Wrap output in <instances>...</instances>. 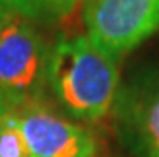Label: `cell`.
<instances>
[{
  "mask_svg": "<svg viewBox=\"0 0 159 157\" xmlns=\"http://www.w3.org/2000/svg\"><path fill=\"white\" fill-rule=\"evenodd\" d=\"M84 25L89 40L119 61L159 30V0H87Z\"/></svg>",
  "mask_w": 159,
  "mask_h": 157,
  "instance_id": "3957f363",
  "label": "cell"
},
{
  "mask_svg": "<svg viewBox=\"0 0 159 157\" xmlns=\"http://www.w3.org/2000/svg\"><path fill=\"white\" fill-rule=\"evenodd\" d=\"M80 0H19V13L30 21H59L76 10Z\"/></svg>",
  "mask_w": 159,
  "mask_h": 157,
  "instance_id": "8992f818",
  "label": "cell"
},
{
  "mask_svg": "<svg viewBox=\"0 0 159 157\" xmlns=\"http://www.w3.org/2000/svg\"><path fill=\"white\" fill-rule=\"evenodd\" d=\"M49 55L44 38L25 15L13 13L0 29V95L10 108L40 101Z\"/></svg>",
  "mask_w": 159,
  "mask_h": 157,
  "instance_id": "7a4b0ae2",
  "label": "cell"
},
{
  "mask_svg": "<svg viewBox=\"0 0 159 157\" xmlns=\"http://www.w3.org/2000/svg\"><path fill=\"white\" fill-rule=\"evenodd\" d=\"M13 13H15V11H13L6 2H2V0H0V29L6 25V21H8V19H10Z\"/></svg>",
  "mask_w": 159,
  "mask_h": 157,
  "instance_id": "ba28073f",
  "label": "cell"
},
{
  "mask_svg": "<svg viewBox=\"0 0 159 157\" xmlns=\"http://www.w3.org/2000/svg\"><path fill=\"white\" fill-rule=\"evenodd\" d=\"M119 131L136 157H159V65L138 74L116 99Z\"/></svg>",
  "mask_w": 159,
  "mask_h": 157,
  "instance_id": "277c9868",
  "label": "cell"
},
{
  "mask_svg": "<svg viewBox=\"0 0 159 157\" xmlns=\"http://www.w3.org/2000/svg\"><path fill=\"white\" fill-rule=\"evenodd\" d=\"M0 157H30L11 108L0 115Z\"/></svg>",
  "mask_w": 159,
  "mask_h": 157,
  "instance_id": "52a82bcc",
  "label": "cell"
},
{
  "mask_svg": "<svg viewBox=\"0 0 159 157\" xmlns=\"http://www.w3.org/2000/svg\"><path fill=\"white\" fill-rule=\"evenodd\" d=\"M2 2H6L15 13H19V0H2ZM19 15H21V13H19Z\"/></svg>",
  "mask_w": 159,
  "mask_h": 157,
  "instance_id": "9c48e42d",
  "label": "cell"
},
{
  "mask_svg": "<svg viewBox=\"0 0 159 157\" xmlns=\"http://www.w3.org/2000/svg\"><path fill=\"white\" fill-rule=\"evenodd\" d=\"M17 115L30 157H93L95 140L80 125L65 119L42 102L11 108Z\"/></svg>",
  "mask_w": 159,
  "mask_h": 157,
  "instance_id": "5b68a950",
  "label": "cell"
},
{
  "mask_svg": "<svg viewBox=\"0 0 159 157\" xmlns=\"http://www.w3.org/2000/svg\"><path fill=\"white\" fill-rule=\"evenodd\" d=\"M85 2H87V0H82V4H85Z\"/></svg>",
  "mask_w": 159,
  "mask_h": 157,
  "instance_id": "8fae6325",
  "label": "cell"
},
{
  "mask_svg": "<svg viewBox=\"0 0 159 157\" xmlns=\"http://www.w3.org/2000/svg\"><path fill=\"white\" fill-rule=\"evenodd\" d=\"M48 83L72 117L98 121L110 114L119 93L117 59L87 36L61 38L49 55Z\"/></svg>",
  "mask_w": 159,
  "mask_h": 157,
  "instance_id": "6da1fadb",
  "label": "cell"
},
{
  "mask_svg": "<svg viewBox=\"0 0 159 157\" xmlns=\"http://www.w3.org/2000/svg\"><path fill=\"white\" fill-rule=\"evenodd\" d=\"M10 110V106H8V102L4 101V96L2 95H0V115H4L6 112Z\"/></svg>",
  "mask_w": 159,
  "mask_h": 157,
  "instance_id": "30bf717a",
  "label": "cell"
}]
</instances>
